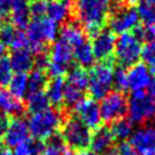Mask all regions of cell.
I'll use <instances>...</instances> for the list:
<instances>
[{"label":"cell","instance_id":"4316f807","mask_svg":"<svg viewBox=\"0 0 155 155\" xmlns=\"http://www.w3.org/2000/svg\"><path fill=\"white\" fill-rule=\"evenodd\" d=\"M109 128H110V132H111L113 137L115 138V140H121V142H125V139L131 137L132 131H133L132 122L127 117H121V119L111 122Z\"/></svg>","mask_w":155,"mask_h":155},{"label":"cell","instance_id":"5b68a950","mask_svg":"<svg viewBox=\"0 0 155 155\" xmlns=\"http://www.w3.org/2000/svg\"><path fill=\"white\" fill-rule=\"evenodd\" d=\"M113 71L114 68L110 61L96 63L90 68L87 90L92 99L102 101L110 92L113 87Z\"/></svg>","mask_w":155,"mask_h":155},{"label":"cell","instance_id":"c3c4849f","mask_svg":"<svg viewBox=\"0 0 155 155\" xmlns=\"http://www.w3.org/2000/svg\"><path fill=\"white\" fill-rule=\"evenodd\" d=\"M44 1H46V0H44Z\"/></svg>","mask_w":155,"mask_h":155},{"label":"cell","instance_id":"e575fe53","mask_svg":"<svg viewBox=\"0 0 155 155\" xmlns=\"http://www.w3.org/2000/svg\"><path fill=\"white\" fill-rule=\"evenodd\" d=\"M47 1L44 0H33L29 2V13L34 19L42 18L46 15Z\"/></svg>","mask_w":155,"mask_h":155},{"label":"cell","instance_id":"277c9868","mask_svg":"<svg viewBox=\"0 0 155 155\" xmlns=\"http://www.w3.org/2000/svg\"><path fill=\"white\" fill-rule=\"evenodd\" d=\"M59 133L67 147L75 151L85 150L90 147L92 132L74 114L64 115L59 128Z\"/></svg>","mask_w":155,"mask_h":155},{"label":"cell","instance_id":"5bb4252c","mask_svg":"<svg viewBox=\"0 0 155 155\" xmlns=\"http://www.w3.org/2000/svg\"><path fill=\"white\" fill-rule=\"evenodd\" d=\"M127 73V82L128 88L134 91H144V88H148L153 80V74L149 71V69L143 63H136L134 65L130 67Z\"/></svg>","mask_w":155,"mask_h":155},{"label":"cell","instance_id":"60d3db41","mask_svg":"<svg viewBox=\"0 0 155 155\" xmlns=\"http://www.w3.org/2000/svg\"><path fill=\"white\" fill-rule=\"evenodd\" d=\"M0 155H12V150L0 142Z\"/></svg>","mask_w":155,"mask_h":155},{"label":"cell","instance_id":"74e56055","mask_svg":"<svg viewBox=\"0 0 155 155\" xmlns=\"http://www.w3.org/2000/svg\"><path fill=\"white\" fill-rule=\"evenodd\" d=\"M10 120H11V117L8 115H6V114L0 111V142L5 137V133H6L7 127L10 125Z\"/></svg>","mask_w":155,"mask_h":155},{"label":"cell","instance_id":"d4e9b609","mask_svg":"<svg viewBox=\"0 0 155 155\" xmlns=\"http://www.w3.org/2000/svg\"><path fill=\"white\" fill-rule=\"evenodd\" d=\"M7 86H8L7 91L16 99L21 101L27 94V90H28V74H23V73L13 74Z\"/></svg>","mask_w":155,"mask_h":155},{"label":"cell","instance_id":"1f68e13d","mask_svg":"<svg viewBox=\"0 0 155 155\" xmlns=\"http://www.w3.org/2000/svg\"><path fill=\"white\" fill-rule=\"evenodd\" d=\"M12 75H13V70L11 68L8 58L6 56L0 57V87L1 88H5L8 85Z\"/></svg>","mask_w":155,"mask_h":155},{"label":"cell","instance_id":"bcb514c9","mask_svg":"<svg viewBox=\"0 0 155 155\" xmlns=\"http://www.w3.org/2000/svg\"><path fill=\"white\" fill-rule=\"evenodd\" d=\"M137 1H138V0H127V2H128V4H131V5H133V4H136Z\"/></svg>","mask_w":155,"mask_h":155},{"label":"cell","instance_id":"e0dca14e","mask_svg":"<svg viewBox=\"0 0 155 155\" xmlns=\"http://www.w3.org/2000/svg\"><path fill=\"white\" fill-rule=\"evenodd\" d=\"M48 61L59 65H63L69 69L70 64L73 63V48L65 44L62 40H57L53 42V45L50 48V52L47 53Z\"/></svg>","mask_w":155,"mask_h":155},{"label":"cell","instance_id":"f6af8a7d","mask_svg":"<svg viewBox=\"0 0 155 155\" xmlns=\"http://www.w3.org/2000/svg\"><path fill=\"white\" fill-rule=\"evenodd\" d=\"M107 155H116V154H115V151H114V148H113V149H111Z\"/></svg>","mask_w":155,"mask_h":155},{"label":"cell","instance_id":"7a4b0ae2","mask_svg":"<svg viewBox=\"0 0 155 155\" xmlns=\"http://www.w3.org/2000/svg\"><path fill=\"white\" fill-rule=\"evenodd\" d=\"M25 29L28 50L35 56L46 53V44L53 42L59 33L58 24L47 17L30 21Z\"/></svg>","mask_w":155,"mask_h":155},{"label":"cell","instance_id":"9c48e42d","mask_svg":"<svg viewBox=\"0 0 155 155\" xmlns=\"http://www.w3.org/2000/svg\"><path fill=\"white\" fill-rule=\"evenodd\" d=\"M109 30L113 34H124L134 30L138 27L139 17L137 10L132 6H120L109 15Z\"/></svg>","mask_w":155,"mask_h":155},{"label":"cell","instance_id":"f546056e","mask_svg":"<svg viewBox=\"0 0 155 155\" xmlns=\"http://www.w3.org/2000/svg\"><path fill=\"white\" fill-rule=\"evenodd\" d=\"M136 10H137L139 21H142L145 25H155V6L143 0L139 2Z\"/></svg>","mask_w":155,"mask_h":155},{"label":"cell","instance_id":"8fae6325","mask_svg":"<svg viewBox=\"0 0 155 155\" xmlns=\"http://www.w3.org/2000/svg\"><path fill=\"white\" fill-rule=\"evenodd\" d=\"M74 115L90 130H97L102 126L99 105L91 97H84L74 105Z\"/></svg>","mask_w":155,"mask_h":155},{"label":"cell","instance_id":"4dcf8cb0","mask_svg":"<svg viewBox=\"0 0 155 155\" xmlns=\"http://www.w3.org/2000/svg\"><path fill=\"white\" fill-rule=\"evenodd\" d=\"M113 86L115 87V91H119V92H122V93L126 90H128L127 73H126L125 68H121V67L114 68V71H113Z\"/></svg>","mask_w":155,"mask_h":155},{"label":"cell","instance_id":"f1b7e54d","mask_svg":"<svg viewBox=\"0 0 155 155\" xmlns=\"http://www.w3.org/2000/svg\"><path fill=\"white\" fill-rule=\"evenodd\" d=\"M140 58L143 61V64L149 69V71L151 74H155V40L148 41L142 45Z\"/></svg>","mask_w":155,"mask_h":155},{"label":"cell","instance_id":"ac0fdd59","mask_svg":"<svg viewBox=\"0 0 155 155\" xmlns=\"http://www.w3.org/2000/svg\"><path fill=\"white\" fill-rule=\"evenodd\" d=\"M0 110L6 115H12V117H22L25 111V107L22 101L16 99L6 88L0 87Z\"/></svg>","mask_w":155,"mask_h":155},{"label":"cell","instance_id":"44dd1931","mask_svg":"<svg viewBox=\"0 0 155 155\" xmlns=\"http://www.w3.org/2000/svg\"><path fill=\"white\" fill-rule=\"evenodd\" d=\"M8 61H10L12 70L16 71V73L27 74L34 67V56L27 48L12 51Z\"/></svg>","mask_w":155,"mask_h":155},{"label":"cell","instance_id":"d590c367","mask_svg":"<svg viewBox=\"0 0 155 155\" xmlns=\"http://www.w3.org/2000/svg\"><path fill=\"white\" fill-rule=\"evenodd\" d=\"M116 155H139L128 142H120L117 147H114Z\"/></svg>","mask_w":155,"mask_h":155},{"label":"cell","instance_id":"ffe728a7","mask_svg":"<svg viewBox=\"0 0 155 155\" xmlns=\"http://www.w3.org/2000/svg\"><path fill=\"white\" fill-rule=\"evenodd\" d=\"M58 34H59V38H61L59 40H62L65 44H68L71 48H75L76 46L81 45L82 42L87 41L85 30L80 25H78L75 23L64 24Z\"/></svg>","mask_w":155,"mask_h":155},{"label":"cell","instance_id":"4fadbf2b","mask_svg":"<svg viewBox=\"0 0 155 155\" xmlns=\"http://www.w3.org/2000/svg\"><path fill=\"white\" fill-rule=\"evenodd\" d=\"M133 149L140 154L145 155L155 150V130L151 127H143L132 132L128 142Z\"/></svg>","mask_w":155,"mask_h":155},{"label":"cell","instance_id":"30bf717a","mask_svg":"<svg viewBox=\"0 0 155 155\" xmlns=\"http://www.w3.org/2000/svg\"><path fill=\"white\" fill-rule=\"evenodd\" d=\"M115 35L105 28L92 34V41L90 42L94 59L101 62H108L114 56L115 48Z\"/></svg>","mask_w":155,"mask_h":155},{"label":"cell","instance_id":"484cf974","mask_svg":"<svg viewBox=\"0 0 155 155\" xmlns=\"http://www.w3.org/2000/svg\"><path fill=\"white\" fill-rule=\"evenodd\" d=\"M50 108L48 99L45 92L27 93L25 94V109L30 114H36Z\"/></svg>","mask_w":155,"mask_h":155},{"label":"cell","instance_id":"2e32d148","mask_svg":"<svg viewBox=\"0 0 155 155\" xmlns=\"http://www.w3.org/2000/svg\"><path fill=\"white\" fill-rule=\"evenodd\" d=\"M10 18L15 28L25 29L30 22L29 0H11Z\"/></svg>","mask_w":155,"mask_h":155},{"label":"cell","instance_id":"83f0119b","mask_svg":"<svg viewBox=\"0 0 155 155\" xmlns=\"http://www.w3.org/2000/svg\"><path fill=\"white\" fill-rule=\"evenodd\" d=\"M47 75L45 71L34 69L28 75V90L27 93H36V92H45L47 85Z\"/></svg>","mask_w":155,"mask_h":155},{"label":"cell","instance_id":"7dc6e473","mask_svg":"<svg viewBox=\"0 0 155 155\" xmlns=\"http://www.w3.org/2000/svg\"><path fill=\"white\" fill-rule=\"evenodd\" d=\"M145 155H155V150H154V151H150V153H148V154H145Z\"/></svg>","mask_w":155,"mask_h":155},{"label":"cell","instance_id":"9a60e30c","mask_svg":"<svg viewBox=\"0 0 155 155\" xmlns=\"http://www.w3.org/2000/svg\"><path fill=\"white\" fill-rule=\"evenodd\" d=\"M114 143L115 138L113 137L109 126H101L93 131L88 148L91 151L98 155H107L114 148Z\"/></svg>","mask_w":155,"mask_h":155},{"label":"cell","instance_id":"7bdbcfd3","mask_svg":"<svg viewBox=\"0 0 155 155\" xmlns=\"http://www.w3.org/2000/svg\"><path fill=\"white\" fill-rule=\"evenodd\" d=\"M61 155H73V153H71V149H70L69 147L64 145V147H63V149L61 150Z\"/></svg>","mask_w":155,"mask_h":155},{"label":"cell","instance_id":"836d02e7","mask_svg":"<svg viewBox=\"0 0 155 155\" xmlns=\"http://www.w3.org/2000/svg\"><path fill=\"white\" fill-rule=\"evenodd\" d=\"M133 34L142 41L145 40L148 41H154L155 40V25H138L134 30Z\"/></svg>","mask_w":155,"mask_h":155},{"label":"cell","instance_id":"52a82bcc","mask_svg":"<svg viewBox=\"0 0 155 155\" xmlns=\"http://www.w3.org/2000/svg\"><path fill=\"white\" fill-rule=\"evenodd\" d=\"M128 120L136 124H144L155 116V102L145 91H134L127 99Z\"/></svg>","mask_w":155,"mask_h":155},{"label":"cell","instance_id":"f35d334b","mask_svg":"<svg viewBox=\"0 0 155 155\" xmlns=\"http://www.w3.org/2000/svg\"><path fill=\"white\" fill-rule=\"evenodd\" d=\"M11 10V0H0V21L8 17Z\"/></svg>","mask_w":155,"mask_h":155},{"label":"cell","instance_id":"ba28073f","mask_svg":"<svg viewBox=\"0 0 155 155\" xmlns=\"http://www.w3.org/2000/svg\"><path fill=\"white\" fill-rule=\"evenodd\" d=\"M101 120L104 122H114L127 114V98L125 93L110 91L99 104Z\"/></svg>","mask_w":155,"mask_h":155},{"label":"cell","instance_id":"cb8c5ba5","mask_svg":"<svg viewBox=\"0 0 155 155\" xmlns=\"http://www.w3.org/2000/svg\"><path fill=\"white\" fill-rule=\"evenodd\" d=\"M73 58L76 61L78 67H80L82 69L91 68L96 61L88 41H85L81 45L73 48Z\"/></svg>","mask_w":155,"mask_h":155},{"label":"cell","instance_id":"603a6c76","mask_svg":"<svg viewBox=\"0 0 155 155\" xmlns=\"http://www.w3.org/2000/svg\"><path fill=\"white\" fill-rule=\"evenodd\" d=\"M64 81L65 85L85 93V91L88 87V74L86 73V69L74 67L67 73V79H64Z\"/></svg>","mask_w":155,"mask_h":155},{"label":"cell","instance_id":"d6a6232c","mask_svg":"<svg viewBox=\"0 0 155 155\" xmlns=\"http://www.w3.org/2000/svg\"><path fill=\"white\" fill-rule=\"evenodd\" d=\"M16 31H17V28H15L12 24L2 23L0 25V45H2L5 48L10 47Z\"/></svg>","mask_w":155,"mask_h":155},{"label":"cell","instance_id":"ee69618b","mask_svg":"<svg viewBox=\"0 0 155 155\" xmlns=\"http://www.w3.org/2000/svg\"><path fill=\"white\" fill-rule=\"evenodd\" d=\"M144 1H147L148 4H150V5H153V6H155V0H144Z\"/></svg>","mask_w":155,"mask_h":155},{"label":"cell","instance_id":"3957f363","mask_svg":"<svg viewBox=\"0 0 155 155\" xmlns=\"http://www.w3.org/2000/svg\"><path fill=\"white\" fill-rule=\"evenodd\" d=\"M62 121L63 113L51 108L36 114H31L27 121L29 134L33 139L46 142L51 136L59 131Z\"/></svg>","mask_w":155,"mask_h":155},{"label":"cell","instance_id":"d6986e66","mask_svg":"<svg viewBox=\"0 0 155 155\" xmlns=\"http://www.w3.org/2000/svg\"><path fill=\"white\" fill-rule=\"evenodd\" d=\"M71 13V2L69 0H50L46 6L47 18L57 24L68 19Z\"/></svg>","mask_w":155,"mask_h":155},{"label":"cell","instance_id":"8d00e7d4","mask_svg":"<svg viewBox=\"0 0 155 155\" xmlns=\"http://www.w3.org/2000/svg\"><path fill=\"white\" fill-rule=\"evenodd\" d=\"M12 155H33L31 148H30V138L24 140L23 143L15 147V150L12 151Z\"/></svg>","mask_w":155,"mask_h":155},{"label":"cell","instance_id":"b9f144b4","mask_svg":"<svg viewBox=\"0 0 155 155\" xmlns=\"http://www.w3.org/2000/svg\"><path fill=\"white\" fill-rule=\"evenodd\" d=\"M74 155H98V154H96V153H93V151H91V150L85 149V150L75 151V154H74Z\"/></svg>","mask_w":155,"mask_h":155},{"label":"cell","instance_id":"7402d4cb","mask_svg":"<svg viewBox=\"0 0 155 155\" xmlns=\"http://www.w3.org/2000/svg\"><path fill=\"white\" fill-rule=\"evenodd\" d=\"M45 94L48 103L52 104L56 110L63 108V94H64V78L51 79L45 88Z\"/></svg>","mask_w":155,"mask_h":155},{"label":"cell","instance_id":"7c38bea8","mask_svg":"<svg viewBox=\"0 0 155 155\" xmlns=\"http://www.w3.org/2000/svg\"><path fill=\"white\" fill-rule=\"evenodd\" d=\"M29 138L28 122L23 117H11L10 125L4 137V144L6 147H16Z\"/></svg>","mask_w":155,"mask_h":155},{"label":"cell","instance_id":"6da1fadb","mask_svg":"<svg viewBox=\"0 0 155 155\" xmlns=\"http://www.w3.org/2000/svg\"><path fill=\"white\" fill-rule=\"evenodd\" d=\"M111 10L110 0H74L71 2V12L84 30L91 34L101 30Z\"/></svg>","mask_w":155,"mask_h":155},{"label":"cell","instance_id":"ab89813d","mask_svg":"<svg viewBox=\"0 0 155 155\" xmlns=\"http://www.w3.org/2000/svg\"><path fill=\"white\" fill-rule=\"evenodd\" d=\"M148 94H149V96L153 98V101L155 102V79L151 80L150 85L148 86Z\"/></svg>","mask_w":155,"mask_h":155},{"label":"cell","instance_id":"8992f818","mask_svg":"<svg viewBox=\"0 0 155 155\" xmlns=\"http://www.w3.org/2000/svg\"><path fill=\"white\" fill-rule=\"evenodd\" d=\"M140 51L142 41L132 31L120 34L115 40L114 57L121 68H130L138 63V59L140 58Z\"/></svg>","mask_w":155,"mask_h":155}]
</instances>
